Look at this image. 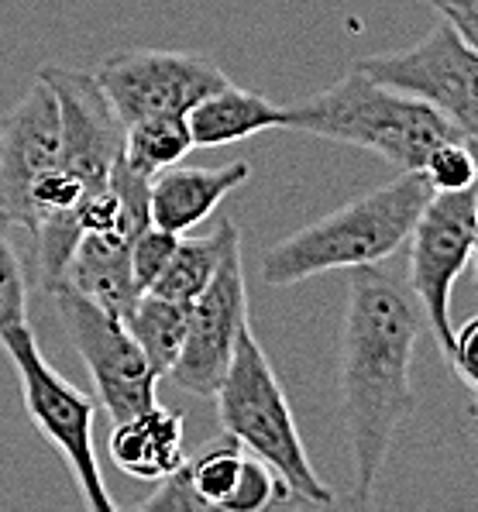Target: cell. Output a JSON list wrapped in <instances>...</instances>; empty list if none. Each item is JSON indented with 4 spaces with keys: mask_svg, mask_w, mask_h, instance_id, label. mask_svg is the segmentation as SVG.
Segmentation results:
<instances>
[{
    "mask_svg": "<svg viewBox=\"0 0 478 512\" xmlns=\"http://www.w3.org/2000/svg\"><path fill=\"white\" fill-rule=\"evenodd\" d=\"M358 69L368 80L441 110L468 141L478 138V55L448 21L430 28L413 49L368 55Z\"/></svg>",
    "mask_w": 478,
    "mask_h": 512,
    "instance_id": "obj_8",
    "label": "cell"
},
{
    "mask_svg": "<svg viewBox=\"0 0 478 512\" xmlns=\"http://www.w3.org/2000/svg\"><path fill=\"white\" fill-rule=\"evenodd\" d=\"M276 502H282V506H307V502H300L293 492H289L286 485L276 478V471L269 468L265 461H258L255 454L252 458H241V468H238V482H234L231 495L224 499L227 512H262L269 506H276Z\"/></svg>",
    "mask_w": 478,
    "mask_h": 512,
    "instance_id": "obj_21",
    "label": "cell"
},
{
    "mask_svg": "<svg viewBox=\"0 0 478 512\" xmlns=\"http://www.w3.org/2000/svg\"><path fill=\"white\" fill-rule=\"evenodd\" d=\"M38 80L49 83L59 107V165L86 189H100L124 148V124L114 114L93 73L45 66Z\"/></svg>",
    "mask_w": 478,
    "mask_h": 512,
    "instance_id": "obj_11",
    "label": "cell"
},
{
    "mask_svg": "<svg viewBox=\"0 0 478 512\" xmlns=\"http://www.w3.org/2000/svg\"><path fill=\"white\" fill-rule=\"evenodd\" d=\"M217 416L227 437H234L248 454L265 461L282 485L307 506H334V492L313 471L310 454L303 447L300 427L279 375L272 372L269 354L262 351L252 327H241L234 337V354L217 385Z\"/></svg>",
    "mask_w": 478,
    "mask_h": 512,
    "instance_id": "obj_4",
    "label": "cell"
},
{
    "mask_svg": "<svg viewBox=\"0 0 478 512\" xmlns=\"http://www.w3.org/2000/svg\"><path fill=\"white\" fill-rule=\"evenodd\" d=\"M52 296H56L62 330L69 334L93 385H97V406L107 409L111 423L131 420L141 409L159 403L155 399L159 375L141 354L135 337L128 334L124 320L76 293L66 282L52 289Z\"/></svg>",
    "mask_w": 478,
    "mask_h": 512,
    "instance_id": "obj_7",
    "label": "cell"
},
{
    "mask_svg": "<svg viewBox=\"0 0 478 512\" xmlns=\"http://www.w3.org/2000/svg\"><path fill=\"white\" fill-rule=\"evenodd\" d=\"M155 492H148V499L138 502L141 512H203L207 502L197 495V488L190 485V475H186V461L179 464L176 471H169L166 478L152 482Z\"/></svg>",
    "mask_w": 478,
    "mask_h": 512,
    "instance_id": "obj_25",
    "label": "cell"
},
{
    "mask_svg": "<svg viewBox=\"0 0 478 512\" xmlns=\"http://www.w3.org/2000/svg\"><path fill=\"white\" fill-rule=\"evenodd\" d=\"M111 461L135 482H159L186 461L183 451V413L152 403L131 420L114 423L111 430Z\"/></svg>",
    "mask_w": 478,
    "mask_h": 512,
    "instance_id": "obj_14",
    "label": "cell"
},
{
    "mask_svg": "<svg viewBox=\"0 0 478 512\" xmlns=\"http://www.w3.org/2000/svg\"><path fill=\"white\" fill-rule=\"evenodd\" d=\"M430 193L434 189L423 172H403L393 183L344 203L341 210L313 220L269 248L262 262V282L286 289L324 272H351L386 262L410 238Z\"/></svg>",
    "mask_w": 478,
    "mask_h": 512,
    "instance_id": "obj_2",
    "label": "cell"
},
{
    "mask_svg": "<svg viewBox=\"0 0 478 512\" xmlns=\"http://www.w3.org/2000/svg\"><path fill=\"white\" fill-rule=\"evenodd\" d=\"M0 348L7 351L11 365L18 368L21 399L35 423V430L49 440L69 464L76 485L83 492L86 509L93 512H114L117 502L107 492L104 471L97 461V447H93V420H97V399L90 392L76 389L66 375L45 361L38 351L35 334L25 327L0 330Z\"/></svg>",
    "mask_w": 478,
    "mask_h": 512,
    "instance_id": "obj_5",
    "label": "cell"
},
{
    "mask_svg": "<svg viewBox=\"0 0 478 512\" xmlns=\"http://www.w3.org/2000/svg\"><path fill=\"white\" fill-rule=\"evenodd\" d=\"M193 148L186 117H141L124 124V162L135 165L145 176L169 169Z\"/></svg>",
    "mask_w": 478,
    "mask_h": 512,
    "instance_id": "obj_19",
    "label": "cell"
},
{
    "mask_svg": "<svg viewBox=\"0 0 478 512\" xmlns=\"http://www.w3.org/2000/svg\"><path fill=\"white\" fill-rule=\"evenodd\" d=\"M238 238L241 234H238V227H234V220H221V224L210 234H203V238H186V234H179L166 269H162V275L145 293L176 299V303H193V299L203 293V286L214 279L227 244Z\"/></svg>",
    "mask_w": 478,
    "mask_h": 512,
    "instance_id": "obj_17",
    "label": "cell"
},
{
    "mask_svg": "<svg viewBox=\"0 0 478 512\" xmlns=\"http://www.w3.org/2000/svg\"><path fill=\"white\" fill-rule=\"evenodd\" d=\"M193 148H221L258 135V131L282 128V107L255 90H241L227 80L221 90L207 93L186 110Z\"/></svg>",
    "mask_w": 478,
    "mask_h": 512,
    "instance_id": "obj_16",
    "label": "cell"
},
{
    "mask_svg": "<svg viewBox=\"0 0 478 512\" xmlns=\"http://www.w3.org/2000/svg\"><path fill=\"white\" fill-rule=\"evenodd\" d=\"M252 179L248 162H227L217 169H197V165H169L148 179V217L155 227L172 234H190L203 224L224 196Z\"/></svg>",
    "mask_w": 478,
    "mask_h": 512,
    "instance_id": "obj_13",
    "label": "cell"
},
{
    "mask_svg": "<svg viewBox=\"0 0 478 512\" xmlns=\"http://www.w3.org/2000/svg\"><path fill=\"white\" fill-rule=\"evenodd\" d=\"M420 172L434 193H454V189L475 186V145L465 138L441 141L427 155Z\"/></svg>",
    "mask_w": 478,
    "mask_h": 512,
    "instance_id": "obj_23",
    "label": "cell"
},
{
    "mask_svg": "<svg viewBox=\"0 0 478 512\" xmlns=\"http://www.w3.org/2000/svg\"><path fill=\"white\" fill-rule=\"evenodd\" d=\"M131 241L135 238H121V234H83L62 282L124 320V313L141 296L131 275Z\"/></svg>",
    "mask_w": 478,
    "mask_h": 512,
    "instance_id": "obj_15",
    "label": "cell"
},
{
    "mask_svg": "<svg viewBox=\"0 0 478 512\" xmlns=\"http://www.w3.org/2000/svg\"><path fill=\"white\" fill-rule=\"evenodd\" d=\"M59 165V107L45 80H35L0 121V217L31 234V189Z\"/></svg>",
    "mask_w": 478,
    "mask_h": 512,
    "instance_id": "obj_12",
    "label": "cell"
},
{
    "mask_svg": "<svg viewBox=\"0 0 478 512\" xmlns=\"http://www.w3.org/2000/svg\"><path fill=\"white\" fill-rule=\"evenodd\" d=\"M121 124L141 117H186L197 100L227 83L217 62L176 49H124L93 69Z\"/></svg>",
    "mask_w": 478,
    "mask_h": 512,
    "instance_id": "obj_9",
    "label": "cell"
},
{
    "mask_svg": "<svg viewBox=\"0 0 478 512\" xmlns=\"http://www.w3.org/2000/svg\"><path fill=\"white\" fill-rule=\"evenodd\" d=\"M427 4L434 7L468 45H478V0H427Z\"/></svg>",
    "mask_w": 478,
    "mask_h": 512,
    "instance_id": "obj_27",
    "label": "cell"
},
{
    "mask_svg": "<svg viewBox=\"0 0 478 512\" xmlns=\"http://www.w3.org/2000/svg\"><path fill=\"white\" fill-rule=\"evenodd\" d=\"M282 128L365 148L403 172H420L441 141L465 138L441 110L368 80L358 66L327 90L282 107Z\"/></svg>",
    "mask_w": 478,
    "mask_h": 512,
    "instance_id": "obj_3",
    "label": "cell"
},
{
    "mask_svg": "<svg viewBox=\"0 0 478 512\" xmlns=\"http://www.w3.org/2000/svg\"><path fill=\"white\" fill-rule=\"evenodd\" d=\"M410 293L417 299L423 324L434 334L437 351L448 361L451 351V289L472 265L478 241V193L475 186L454 193H430L410 231Z\"/></svg>",
    "mask_w": 478,
    "mask_h": 512,
    "instance_id": "obj_6",
    "label": "cell"
},
{
    "mask_svg": "<svg viewBox=\"0 0 478 512\" xmlns=\"http://www.w3.org/2000/svg\"><path fill=\"white\" fill-rule=\"evenodd\" d=\"M176 241H179V234L162 231V227H155V224L141 227L135 234V241H131V275H135V286L141 293L162 275Z\"/></svg>",
    "mask_w": 478,
    "mask_h": 512,
    "instance_id": "obj_24",
    "label": "cell"
},
{
    "mask_svg": "<svg viewBox=\"0 0 478 512\" xmlns=\"http://www.w3.org/2000/svg\"><path fill=\"white\" fill-rule=\"evenodd\" d=\"M248 324V286L241 238L227 244L214 279L186 306V341L166 378L193 396H214L234 354V337Z\"/></svg>",
    "mask_w": 478,
    "mask_h": 512,
    "instance_id": "obj_10",
    "label": "cell"
},
{
    "mask_svg": "<svg viewBox=\"0 0 478 512\" xmlns=\"http://www.w3.org/2000/svg\"><path fill=\"white\" fill-rule=\"evenodd\" d=\"M448 368L461 378L468 392H478V320H465L451 334V351H448Z\"/></svg>",
    "mask_w": 478,
    "mask_h": 512,
    "instance_id": "obj_26",
    "label": "cell"
},
{
    "mask_svg": "<svg viewBox=\"0 0 478 512\" xmlns=\"http://www.w3.org/2000/svg\"><path fill=\"white\" fill-rule=\"evenodd\" d=\"M186 306L190 303H176V299H166V296L141 293L135 299V306L124 313V327L135 337V344L159 378H166L169 368L176 365L179 351H183Z\"/></svg>",
    "mask_w": 478,
    "mask_h": 512,
    "instance_id": "obj_18",
    "label": "cell"
},
{
    "mask_svg": "<svg viewBox=\"0 0 478 512\" xmlns=\"http://www.w3.org/2000/svg\"><path fill=\"white\" fill-rule=\"evenodd\" d=\"M28 324V272L14 244V224L0 217V330Z\"/></svg>",
    "mask_w": 478,
    "mask_h": 512,
    "instance_id": "obj_22",
    "label": "cell"
},
{
    "mask_svg": "<svg viewBox=\"0 0 478 512\" xmlns=\"http://www.w3.org/2000/svg\"><path fill=\"white\" fill-rule=\"evenodd\" d=\"M241 458H245V447L234 437H224L207 444L200 454L186 458V475H190V485L197 488V495L207 502V509H221L224 499L231 495L234 482H238V468Z\"/></svg>",
    "mask_w": 478,
    "mask_h": 512,
    "instance_id": "obj_20",
    "label": "cell"
},
{
    "mask_svg": "<svg viewBox=\"0 0 478 512\" xmlns=\"http://www.w3.org/2000/svg\"><path fill=\"white\" fill-rule=\"evenodd\" d=\"M423 313L410 286L379 265L351 269L341 327V416L351 440L355 499L368 502L389 447L417 409L410 382Z\"/></svg>",
    "mask_w": 478,
    "mask_h": 512,
    "instance_id": "obj_1",
    "label": "cell"
}]
</instances>
